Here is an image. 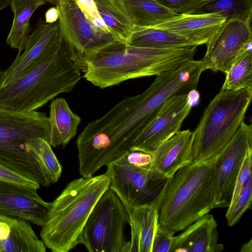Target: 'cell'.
Listing matches in <instances>:
<instances>
[{"instance_id":"4dcf8cb0","label":"cell","mask_w":252,"mask_h":252,"mask_svg":"<svg viewBox=\"0 0 252 252\" xmlns=\"http://www.w3.org/2000/svg\"><path fill=\"white\" fill-rule=\"evenodd\" d=\"M121 157L129 164L138 168L149 169L152 161L151 154L137 150H129Z\"/></svg>"},{"instance_id":"83f0119b","label":"cell","mask_w":252,"mask_h":252,"mask_svg":"<svg viewBox=\"0 0 252 252\" xmlns=\"http://www.w3.org/2000/svg\"><path fill=\"white\" fill-rule=\"evenodd\" d=\"M0 180L18 185L38 189L40 184L0 159Z\"/></svg>"},{"instance_id":"d590c367","label":"cell","mask_w":252,"mask_h":252,"mask_svg":"<svg viewBox=\"0 0 252 252\" xmlns=\"http://www.w3.org/2000/svg\"><path fill=\"white\" fill-rule=\"evenodd\" d=\"M12 0H0V11L9 6Z\"/></svg>"},{"instance_id":"52a82bcc","label":"cell","mask_w":252,"mask_h":252,"mask_svg":"<svg viewBox=\"0 0 252 252\" xmlns=\"http://www.w3.org/2000/svg\"><path fill=\"white\" fill-rule=\"evenodd\" d=\"M252 98V88L221 89L192 132L193 160L214 157L221 151L244 122Z\"/></svg>"},{"instance_id":"e575fe53","label":"cell","mask_w":252,"mask_h":252,"mask_svg":"<svg viewBox=\"0 0 252 252\" xmlns=\"http://www.w3.org/2000/svg\"><path fill=\"white\" fill-rule=\"evenodd\" d=\"M241 252H252V239H251L248 242L244 244L240 250Z\"/></svg>"},{"instance_id":"ac0fdd59","label":"cell","mask_w":252,"mask_h":252,"mask_svg":"<svg viewBox=\"0 0 252 252\" xmlns=\"http://www.w3.org/2000/svg\"><path fill=\"white\" fill-rule=\"evenodd\" d=\"M131 238L128 252H152V243L158 225V210L155 201L134 206L126 210Z\"/></svg>"},{"instance_id":"1f68e13d","label":"cell","mask_w":252,"mask_h":252,"mask_svg":"<svg viewBox=\"0 0 252 252\" xmlns=\"http://www.w3.org/2000/svg\"><path fill=\"white\" fill-rule=\"evenodd\" d=\"M168 10L179 15L187 14L200 0H155Z\"/></svg>"},{"instance_id":"5b68a950","label":"cell","mask_w":252,"mask_h":252,"mask_svg":"<svg viewBox=\"0 0 252 252\" xmlns=\"http://www.w3.org/2000/svg\"><path fill=\"white\" fill-rule=\"evenodd\" d=\"M81 71L60 41L28 73L0 91V107L30 112L71 92Z\"/></svg>"},{"instance_id":"7c38bea8","label":"cell","mask_w":252,"mask_h":252,"mask_svg":"<svg viewBox=\"0 0 252 252\" xmlns=\"http://www.w3.org/2000/svg\"><path fill=\"white\" fill-rule=\"evenodd\" d=\"M193 106L188 94L175 95L167 99L150 124L136 139L130 150L151 154L180 130L183 121Z\"/></svg>"},{"instance_id":"e0dca14e","label":"cell","mask_w":252,"mask_h":252,"mask_svg":"<svg viewBox=\"0 0 252 252\" xmlns=\"http://www.w3.org/2000/svg\"><path fill=\"white\" fill-rule=\"evenodd\" d=\"M226 22L216 14H183L157 25L182 35L198 46L206 44Z\"/></svg>"},{"instance_id":"8d00e7d4","label":"cell","mask_w":252,"mask_h":252,"mask_svg":"<svg viewBox=\"0 0 252 252\" xmlns=\"http://www.w3.org/2000/svg\"><path fill=\"white\" fill-rule=\"evenodd\" d=\"M5 80V73L0 69V91L2 89Z\"/></svg>"},{"instance_id":"4fadbf2b","label":"cell","mask_w":252,"mask_h":252,"mask_svg":"<svg viewBox=\"0 0 252 252\" xmlns=\"http://www.w3.org/2000/svg\"><path fill=\"white\" fill-rule=\"evenodd\" d=\"M37 190L0 180V214L42 226L48 216L51 203L43 200Z\"/></svg>"},{"instance_id":"5bb4252c","label":"cell","mask_w":252,"mask_h":252,"mask_svg":"<svg viewBox=\"0 0 252 252\" xmlns=\"http://www.w3.org/2000/svg\"><path fill=\"white\" fill-rule=\"evenodd\" d=\"M60 41L58 20L47 23L40 18L29 35L23 53L17 55L11 65L4 71L3 88L28 73Z\"/></svg>"},{"instance_id":"9c48e42d","label":"cell","mask_w":252,"mask_h":252,"mask_svg":"<svg viewBox=\"0 0 252 252\" xmlns=\"http://www.w3.org/2000/svg\"><path fill=\"white\" fill-rule=\"evenodd\" d=\"M109 188L122 201L126 210L153 202L166 180H154L149 169L127 163L121 157L106 165Z\"/></svg>"},{"instance_id":"d6986e66","label":"cell","mask_w":252,"mask_h":252,"mask_svg":"<svg viewBox=\"0 0 252 252\" xmlns=\"http://www.w3.org/2000/svg\"><path fill=\"white\" fill-rule=\"evenodd\" d=\"M48 142L53 147L65 146L75 135L81 118L70 109L63 98H57L50 105Z\"/></svg>"},{"instance_id":"484cf974","label":"cell","mask_w":252,"mask_h":252,"mask_svg":"<svg viewBox=\"0 0 252 252\" xmlns=\"http://www.w3.org/2000/svg\"><path fill=\"white\" fill-rule=\"evenodd\" d=\"M41 170L50 185L56 183L61 175L62 166L53 152L48 141L41 138L37 150Z\"/></svg>"},{"instance_id":"7a4b0ae2","label":"cell","mask_w":252,"mask_h":252,"mask_svg":"<svg viewBox=\"0 0 252 252\" xmlns=\"http://www.w3.org/2000/svg\"><path fill=\"white\" fill-rule=\"evenodd\" d=\"M197 46L153 49L114 41L87 55L78 67L86 80L104 89L178 68L193 59Z\"/></svg>"},{"instance_id":"4316f807","label":"cell","mask_w":252,"mask_h":252,"mask_svg":"<svg viewBox=\"0 0 252 252\" xmlns=\"http://www.w3.org/2000/svg\"><path fill=\"white\" fill-rule=\"evenodd\" d=\"M252 200V176L251 175L235 203L232 206L228 207L225 217L229 226H234L239 221L246 210L250 207Z\"/></svg>"},{"instance_id":"f1b7e54d","label":"cell","mask_w":252,"mask_h":252,"mask_svg":"<svg viewBox=\"0 0 252 252\" xmlns=\"http://www.w3.org/2000/svg\"><path fill=\"white\" fill-rule=\"evenodd\" d=\"M252 148L250 149L244 159L241 169L236 178L229 207L232 206L239 197L249 177L252 175Z\"/></svg>"},{"instance_id":"d4e9b609","label":"cell","mask_w":252,"mask_h":252,"mask_svg":"<svg viewBox=\"0 0 252 252\" xmlns=\"http://www.w3.org/2000/svg\"><path fill=\"white\" fill-rule=\"evenodd\" d=\"M221 90L252 88V50H246L234 62L225 74Z\"/></svg>"},{"instance_id":"7402d4cb","label":"cell","mask_w":252,"mask_h":252,"mask_svg":"<svg viewBox=\"0 0 252 252\" xmlns=\"http://www.w3.org/2000/svg\"><path fill=\"white\" fill-rule=\"evenodd\" d=\"M123 0L133 27H154L179 16L155 0Z\"/></svg>"},{"instance_id":"2e32d148","label":"cell","mask_w":252,"mask_h":252,"mask_svg":"<svg viewBox=\"0 0 252 252\" xmlns=\"http://www.w3.org/2000/svg\"><path fill=\"white\" fill-rule=\"evenodd\" d=\"M218 224L208 213L173 237L170 252H220L224 246L218 242Z\"/></svg>"},{"instance_id":"836d02e7","label":"cell","mask_w":252,"mask_h":252,"mask_svg":"<svg viewBox=\"0 0 252 252\" xmlns=\"http://www.w3.org/2000/svg\"><path fill=\"white\" fill-rule=\"evenodd\" d=\"M45 22L47 23H53L58 20L59 14L56 7H52L49 8L45 13Z\"/></svg>"},{"instance_id":"8fae6325","label":"cell","mask_w":252,"mask_h":252,"mask_svg":"<svg viewBox=\"0 0 252 252\" xmlns=\"http://www.w3.org/2000/svg\"><path fill=\"white\" fill-rule=\"evenodd\" d=\"M252 148V126L243 122L219 153L216 166L215 208H228L234 184L248 150Z\"/></svg>"},{"instance_id":"9a60e30c","label":"cell","mask_w":252,"mask_h":252,"mask_svg":"<svg viewBox=\"0 0 252 252\" xmlns=\"http://www.w3.org/2000/svg\"><path fill=\"white\" fill-rule=\"evenodd\" d=\"M149 167L154 180H164L171 178L177 171L193 161L192 132L189 129L180 130L163 142L152 154Z\"/></svg>"},{"instance_id":"f546056e","label":"cell","mask_w":252,"mask_h":252,"mask_svg":"<svg viewBox=\"0 0 252 252\" xmlns=\"http://www.w3.org/2000/svg\"><path fill=\"white\" fill-rule=\"evenodd\" d=\"M175 233L158 223L153 241L152 252H170Z\"/></svg>"},{"instance_id":"30bf717a","label":"cell","mask_w":252,"mask_h":252,"mask_svg":"<svg viewBox=\"0 0 252 252\" xmlns=\"http://www.w3.org/2000/svg\"><path fill=\"white\" fill-rule=\"evenodd\" d=\"M206 44L202 59L206 69L225 74L242 54L252 49L251 23L236 19L226 21Z\"/></svg>"},{"instance_id":"603a6c76","label":"cell","mask_w":252,"mask_h":252,"mask_svg":"<svg viewBox=\"0 0 252 252\" xmlns=\"http://www.w3.org/2000/svg\"><path fill=\"white\" fill-rule=\"evenodd\" d=\"M30 222L15 218L8 237L0 240V252H45V245L33 230Z\"/></svg>"},{"instance_id":"44dd1931","label":"cell","mask_w":252,"mask_h":252,"mask_svg":"<svg viewBox=\"0 0 252 252\" xmlns=\"http://www.w3.org/2000/svg\"><path fill=\"white\" fill-rule=\"evenodd\" d=\"M45 2V0H12L10 5L14 19L6 42L11 48L18 50V55L24 50L31 34L32 15Z\"/></svg>"},{"instance_id":"ffe728a7","label":"cell","mask_w":252,"mask_h":252,"mask_svg":"<svg viewBox=\"0 0 252 252\" xmlns=\"http://www.w3.org/2000/svg\"><path fill=\"white\" fill-rule=\"evenodd\" d=\"M127 44L134 47L153 49L198 46L182 35L156 27H133Z\"/></svg>"},{"instance_id":"8992f818","label":"cell","mask_w":252,"mask_h":252,"mask_svg":"<svg viewBox=\"0 0 252 252\" xmlns=\"http://www.w3.org/2000/svg\"><path fill=\"white\" fill-rule=\"evenodd\" d=\"M49 135L45 113L0 107V159L44 187L50 185L42 172L37 151L40 138L48 141Z\"/></svg>"},{"instance_id":"cb8c5ba5","label":"cell","mask_w":252,"mask_h":252,"mask_svg":"<svg viewBox=\"0 0 252 252\" xmlns=\"http://www.w3.org/2000/svg\"><path fill=\"white\" fill-rule=\"evenodd\" d=\"M252 0H200L187 14H216L226 21L236 19L251 23Z\"/></svg>"},{"instance_id":"d6a6232c","label":"cell","mask_w":252,"mask_h":252,"mask_svg":"<svg viewBox=\"0 0 252 252\" xmlns=\"http://www.w3.org/2000/svg\"><path fill=\"white\" fill-rule=\"evenodd\" d=\"M14 220L15 218L0 214V240L6 239L8 237Z\"/></svg>"},{"instance_id":"277c9868","label":"cell","mask_w":252,"mask_h":252,"mask_svg":"<svg viewBox=\"0 0 252 252\" xmlns=\"http://www.w3.org/2000/svg\"><path fill=\"white\" fill-rule=\"evenodd\" d=\"M106 173L74 179L51 202L40 236L54 252H67L81 244L85 223L95 204L109 188Z\"/></svg>"},{"instance_id":"6da1fadb","label":"cell","mask_w":252,"mask_h":252,"mask_svg":"<svg viewBox=\"0 0 252 252\" xmlns=\"http://www.w3.org/2000/svg\"><path fill=\"white\" fill-rule=\"evenodd\" d=\"M45 0L56 4L60 39L77 66L87 55L108 44H127L133 26L123 0Z\"/></svg>"},{"instance_id":"ba28073f","label":"cell","mask_w":252,"mask_h":252,"mask_svg":"<svg viewBox=\"0 0 252 252\" xmlns=\"http://www.w3.org/2000/svg\"><path fill=\"white\" fill-rule=\"evenodd\" d=\"M128 213L110 188L98 199L83 228L81 244L89 252H128L125 229Z\"/></svg>"},{"instance_id":"3957f363","label":"cell","mask_w":252,"mask_h":252,"mask_svg":"<svg viewBox=\"0 0 252 252\" xmlns=\"http://www.w3.org/2000/svg\"><path fill=\"white\" fill-rule=\"evenodd\" d=\"M219 155L194 160L166 179L154 201L161 226L174 232L182 231L215 208Z\"/></svg>"}]
</instances>
